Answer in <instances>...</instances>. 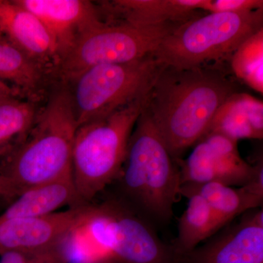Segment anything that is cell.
Segmentation results:
<instances>
[{
  "label": "cell",
  "mask_w": 263,
  "mask_h": 263,
  "mask_svg": "<svg viewBox=\"0 0 263 263\" xmlns=\"http://www.w3.org/2000/svg\"><path fill=\"white\" fill-rule=\"evenodd\" d=\"M217 133L235 142L262 139L263 103L248 93L237 91L218 108L205 135Z\"/></svg>",
  "instance_id": "cell-16"
},
{
  "label": "cell",
  "mask_w": 263,
  "mask_h": 263,
  "mask_svg": "<svg viewBox=\"0 0 263 263\" xmlns=\"http://www.w3.org/2000/svg\"><path fill=\"white\" fill-rule=\"evenodd\" d=\"M18 195V191L11 180L0 171V197H13Z\"/></svg>",
  "instance_id": "cell-24"
},
{
  "label": "cell",
  "mask_w": 263,
  "mask_h": 263,
  "mask_svg": "<svg viewBox=\"0 0 263 263\" xmlns=\"http://www.w3.org/2000/svg\"><path fill=\"white\" fill-rule=\"evenodd\" d=\"M147 96L78 127L72 147V178L84 203H89L119 177Z\"/></svg>",
  "instance_id": "cell-5"
},
{
  "label": "cell",
  "mask_w": 263,
  "mask_h": 263,
  "mask_svg": "<svg viewBox=\"0 0 263 263\" xmlns=\"http://www.w3.org/2000/svg\"><path fill=\"white\" fill-rule=\"evenodd\" d=\"M0 256V263H65L61 249L38 254L9 252Z\"/></svg>",
  "instance_id": "cell-23"
},
{
  "label": "cell",
  "mask_w": 263,
  "mask_h": 263,
  "mask_svg": "<svg viewBox=\"0 0 263 263\" xmlns=\"http://www.w3.org/2000/svg\"><path fill=\"white\" fill-rule=\"evenodd\" d=\"M203 0H114L102 2L105 13L135 27L181 24L196 16Z\"/></svg>",
  "instance_id": "cell-14"
},
{
  "label": "cell",
  "mask_w": 263,
  "mask_h": 263,
  "mask_svg": "<svg viewBox=\"0 0 263 263\" xmlns=\"http://www.w3.org/2000/svg\"><path fill=\"white\" fill-rule=\"evenodd\" d=\"M263 9L262 0H203L200 10L208 13H240Z\"/></svg>",
  "instance_id": "cell-22"
},
{
  "label": "cell",
  "mask_w": 263,
  "mask_h": 263,
  "mask_svg": "<svg viewBox=\"0 0 263 263\" xmlns=\"http://www.w3.org/2000/svg\"><path fill=\"white\" fill-rule=\"evenodd\" d=\"M230 61L235 77L262 95L263 28L247 38L235 50Z\"/></svg>",
  "instance_id": "cell-21"
},
{
  "label": "cell",
  "mask_w": 263,
  "mask_h": 263,
  "mask_svg": "<svg viewBox=\"0 0 263 263\" xmlns=\"http://www.w3.org/2000/svg\"><path fill=\"white\" fill-rule=\"evenodd\" d=\"M183 193H195L203 197L220 224L224 228L240 214L262 208L263 195L248 185L233 187L222 183H189L181 188Z\"/></svg>",
  "instance_id": "cell-18"
},
{
  "label": "cell",
  "mask_w": 263,
  "mask_h": 263,
  "mask_svg": "<svg viewBox=\"0 0 263 263\" xmlns=\"http://www.w3.org/2000/svg\"><path fill=\"white\" fill-rule=\"evenodd\" d=\"M0 80L12 88L18 98L40 104L55 84L46 69L0 35Z\"/></svg>",
  "instance_id": "cell-15"
},
{
  "label": "cell",
  "mask_w": 263,
  "mask_h": 263,
  "mask_svg": "<svg viewBox=\"0 0 263 263\" xmlns=\"http://www.w3.org/2000/svg\"><path fill=\"white\" fill-rule=\"evenodd\" d=\"M181 186L189 183L216 182L240 187L263 171L262 160L249 164L240 155L238 142L217 133L202 137L187 158L176 160Z\"/></svg>",
  "instance_id": "cell-9"
},
{
  "label": "cell",
  "mask_w": 263,
  "mask_h": 263,
  "mask_svg": "<svg viewBox=\"0 0 263 263\" xmlns=\"http://www.w3.org/2000/svg\"><path fill=\"white\" fill-rule=\"evenodd\" d=\"M245 214L234 226L180 257L179 263H263L262 208Z\"/></svg>",
  "instance_id": "cell-11"
},
{
  "label": "cell",
  "mask_w": 263,
  "mask_h": 263,
  "mask_svg": "<svg viewBox=\"0 0 263 263\" xmlns=\"http://www.w3.org/2000/svg\"><path fill=\"white\" fill-rule=\"evenodd\" d=\"M162 66L152 53L129 63L91 67L64 84L78 126L104 119L148 94Z\"/></svg>",
  "instance_id": "cell-7"
},
{
  "label": "cell",
  "mask_w": 263,
  "mask_h": 263,
  "mask_svg": "<svg viewBox=\"0 0 263 263\" xmlns=\"http://www.w3.org/2000/svg\"><path fill=\"white\" fill-rule=\"evenodd\" d=\"M93 210L94 205L86 203L40 217L0 219V254L44 253L60 249L67 235Z\"/></svg>",
  "instance_id": "cell-10"
},
{
  "label": "cell",
  "mask_w": 263,
  "mask_h": 263,
  "mask_svg": "<svg viewBox=\"0 0 263 263\" xmlns=\"http://www.w3.org/2000/svg\"><path fill=\"white\" fill-rule=\"evenodd\" d=\"M238 91L220 65L177 69L162 65L144 110L175 160L206 133L218 108Z\"/></svg>",
  "instance_id": "cell-1"
},
{
  "label": "cell",
  "mask_w": 263,
  "mask_h": 263,
  "mask_svg": "<svg viewBox=\"0 0 263 263\" xmlns=\"http://www.w3.org/2000/svg\"><path fill=\"white\" fill-rule=\"evenodd\" d=\"M114 196L156 228L167 226L181 198V176L171 155L144 109L128 143L127 155Z\"/></svg>",
  "instance_id": "cell-3"
},
{
  "label": "cell",
  "mask_w": 263,
  "mask_h": 263,
  "mask_svg": "<svg viewBox=\"0 0 263 263\" xmlns=\"http://www.w3.org/2000/svg\"><path fill=\"white\" fill-rule=\"evenodd\" d=\"M72 178L42 183L24 190L0 215V219L40 217L66 205H83Z\"/></svg>",
  "instance_id": "cell-17"
},
{
  "label": "cell",
  "mask_w": 263,
  "mask_h": 263,
  "mask_svg": "<svg viewBox=\"0 0 263 263\" xmlns=\"http://www.w3.org/2000/svg\"><path fill=\"white\" fill-rule=\"evenodd\" d=\"M15 1L45 24L56 45L59 62L84 32L104 23L99 10L86 0Z\"/></svg>",
  "instance_id": "cell-12"
},
{
  "label": "cell",
  "mask_w": 263,
  "mask_h": 263,
  "mask_svg": "<svg viewBox=\"0 0 263 263\" xmlns=\"http://www.w3.org/2000/svg\"><path fill=\"white\" fill-rule=\"evenodd\" d=\"M181 196L188 199L187 207L178 223L177 237L171 243L178 259L221 229L203 197L195 193H183Z\"/></svg>",
  "instance_id": "cell-19"
},
{
  "label": "cell",
  "mask_w": 263,
  "mask_h": 263,
  "mask_svg": "<svg viewBox=\"0 0 263 263\" xmlns=\"http://www.w3.org/2000/svg\"><path fill=\"white\" fill-rule=\"evenodd\" d=\"M78 127L68 86L57 83L38 110L23 143L2 167L18 195L42 183L72 178V147Z\"/></svg>",
  "instance_id": "cell-4"
},
{
  "label": "cell",
  "mask_w": 263,
  "mask_h": 263,
  "mask_svg": "<svg viewBox=\"0 0 263 263\" xmlns=\"http://www.w3.org/2000/svg\"><path fill=\"white\" fill-rule=\"evenodd\" d=\"M179 24L143 27L104 22L84 32L62 57L53 74L55 82L67 84L83 71L96 66L141 60L153 53L163 38Z\"/></svg>",
  "instance_id": "cell-8"
},
{
  "label": "cell",
  "mask_w": 263,
  "mask_h": 263,
  "mask_svg": "<svg viewBox=\"0 0 263 263\" xmlns=\"http://www.w3.org/2000/svg\"><path fill=\"white\" fill-rule=\"evenodd\" d=\"M262 24L263 9L195 16L175 27L152 54L160 65L177 69L221 65Z\"/></svg>",
  "instance_id": "cell-6"
},
{
  "label": "cell",
  "mask_w": 263,
  "mask_h": 263,
  "mask_svg": "<svg viewBox=\"0 0 263 263\" xmlns=\"http://www.w3.org/2000/svg\"><path fill=\"white\" fill-rule=\"evenodd\" d=\"M40 108V104L17 97L0 102V171L23 143Z\"/></svg>",
  "instance_id": "cell-20"
},
{
  "label": "cell",
  "mask_w": 263,
  "mask_h": 263,
  "mask_svg": "<svg viewBox=\"0 0 263 263\" xmlns=\"http://www.w3.org/2000/svg\"><path fill=\"white\" fill-rule=\"evenodd\" d=\"M15 97L18 98L14 90L12 89L9 85L0 80V102L4 101L7 99L15 98Z\"/></svg>",
  "instance_id": "cell-25"
},
{
  "label": "cell",
  "mask_w": 263,
  "mask_h": 263,
  "mask_svg": "<svg viewBox=\"0 0 263 263\" xmlns=\"http://www.w3.org/2000/svg\"><path fill=\"white\" fill-rule=\"evenodd\" d=\"M0 35L46 69L53 79L59 62L56 45L37 15L15 0H0Z\"/></svg>",
  "instance_id": "cell-13"
},
{
  "label": "cell",
  "mask_w": 263,
  "mask_h": 263,
  "mask_svg": "<svg viewBox=\"0 0 263 263\" xmlns=\"http://www.w3.org/2000/svg\"><path fill=\"white\" fill-rule=\"evenodd\" d=\"M62 251L65 263H179L157 228L114 195L95 204Z\"/></svg>",
  "instance_id": "cell-2"
}]
</instances>
